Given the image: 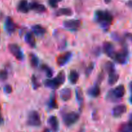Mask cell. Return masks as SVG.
Returning <instances> with one entry per match:
<instances>
[{
  "instance_id": "11",
  "label": "cell",
  "mask_w": 132,
  "mask_h": 132,
  "mask_svg": "<svg viewBox=\"0 0 132 132\" xmlns=\"http://www.w3.org/2000/svg\"><path fill=\"white\" fill-rule=\"evenodd\" d=\"M127 111V107L125 104H120L115 106L112 110V116L114 117H119Z\"/></svg>"
},
{
  "instance_id": "35",
  "label": "cell",
  "mask_w": 132,
  "mask_h": 132,
  "mask_svg": "<svg viewBox=\"0 0 132 132\" xmlns=\"http://www.w3.org/2000/svg\"><path fill=\"white\" fill-rule=\"evenodd\" d=\"M126 5H127L129 7L131 8V9H132V0H130V1H128L127 3H126Z\"/></svg>"
},
{
  "instance_id": "21",
  "label": "cell",
  "mask_w": 132,
  "mask_h": 132,
  "mask_svg": "<svg viewBox=\"0 0 132 132\" xmlns=\"http://www.w3.org/2000/svg\"><path fill=\"white\" fill-rule=\"evenodd\" d=\"M72 14H73V11L69 8H61L55 12V15L57 16H62V15L70 16Z\"/></svg>"
},
{
  "instance_id": "16",
  "label": "cell",
  "mask_w": 132,
  "mask_h": 132,
  "mask_svg": "<svg viewBox=\"0 0 132 132\" xmlns=\"http://www.w3.org/2000/svg\"><path fill=\"white\" fill-rule=\"evenodd\" d=\"M30 10H32L38 13L45 12L46 11V7L45 5L42 4L38 3L37 2H32L29 4Z\"/></svg>"
},
{
  "instance_id": "8",
  "label": "cell",
  "mask_w": 132,
  "mask_h": 132,
  "mask_svg": "<svg viewBox=\"0 0 132 132\" xmlns=\"http://www.w3.org/2000/svg\"><path fill=\"white\" fill-rule=\"evenodd\" d=\"M72 57V53L70 52H67L63 54H61L57 58V64L59 67H63L70 61Z\"/></svg>"
},
{
  "instance_id": "27",
  "label": "cell",
  "mask_w": 132,
  "mask_h": 132,
  "mask_svg": "<svg viewBox=\"0 0 132 132\" xmlns=\"http://www.w3.org/2000/svg\"><path fill=\"white\" fill-rule=\"evenodd\" d=\"M105 69L108 73V74L110 73H113V72H116V68H115V65L112 62L108 61L105 63Z\"/></svg>"
},
{
  "instance_id": "37",
  "label": "cell",
  "mask_w": 132,
  "mask_h": 132,
  "mask_svg": "<svg viewBox=\"0 0 132 132\" xmlns=\"http://www.w3.org/2000/svg\"><path fill=\"white\" fill-rule=\"evenodd\" d=\"M3 121V119H2V117H1V106H0V125H1V123Z\"/></svg>"
},
{
  "instance_id": "40",
  "label": "cell",
  "mask_w": 132,
  "mask_h": 132,
  "mask_svg": "<svg viewBox=\"0 0 132 132\" xmlns=\"http://www.w3.org/2000/svg\"><path fill=\"white\" fill-rule=\"evenodd\" d=\"M43 132H51V131H50V130H49V129L46 128V129H45V130H44Z\"/></svg>"
},
{
  "instance_id": "13",
  "label": "cell",
  "mask_w": 132,
  "mask_h": 132,
  "mask_svg": "<svg viewBox=\"0 0 132 132\" xmlns=\"http://www.w3.org/2000/svg\"><path fill=\"white\" fill-rule=\"evenodd\" d=\"M48 124L54 132H57L59 129V121L55 116H52L48 119Z\"/></svg>"
},
{
  "instance_id": "17",
  "label": "cell",
  "mask_w": 132,
  "mask_h": 132,
  "mask_svg": "<svg viewBox=\"0 0 132 132\" xmlns=\"http://www.w3.org/2000/svg\"><path fill=\"white\" fill-rule=\"evenodd\" d=\"M24 40H25L26 43H27L30 47L34 48L35 46H36V39H35L34 33H32V32H27L25 34V36H24Z\"/></svg>"
},
{
  "instance_id": "7",
  "label": "cell",
  "mask_w": 132,
  "mask_h": 132,
  "mask_svg": "<svg viewBox=\"0 0 132 132\" xmlns=\"http://www.w3.org/2000/svg\"><path fill=\"white\" fill-rule=\"evenodd\" d=\"M64 28L71 30H77L81 26V21L79 19H71L63 22Z\"/></svg>"
},
{
  "instance_id": "26",
  "label": "cell",
  "mask_w": 132,
  "mask_h": 132,
  "mask_svg": "<svg viewBox=\"0 0 132 132\" xmlns=\"http://www.w3.org/2000/svg\"><path fill=\"white\" fill-rule=\"evenodd\" d=\"M48 106H49V108H51V109H55V108H58L56 98H55V95H54V94H52V95L50 96V100H49V103H48Z\"/></svg>"
},
{
  "instance_id": "10",
  "label": "cell",
  "mask_w": 132,
  "mask_h": 132,
  "mask_svg": "<svg viewBox=\"0 0 132 132\" xmlns=\"http://www.w3.org/2000/svg\"><path fill=\"white\" fill-rule=\"evenodd\" d=\"M103 50L108 57L112 58V59L116 52L113 44L111 43L110 42H108V41L104 42L103 44Z\"/></svg>"
},
{
  "instance_id": "36",
  "label": "cell",
  "mask_w": 132,
  "mask_h": 132,
  "mask_svg": "<svg viewBox=\"0 0 132 132\" xmlns=\"http://www.w3.org/2000/svg\"><path fill=\"white\" fill-rule=\"evenodd\" d=\"M126 37H127V38L130 39L131 41H132V34H127L126 35Z\"/></svg>"
},
{
  "instance_id": "29",
  "label": "cell",
  "mask_w": 132,
  "mask_h": 132,
  "mask_svg": "<svg viewBox=\"0 0 132 132\" xmlns=\"http://www.w3.org/2000/svg\"><path fill=\"white\" fill-rule=\"evenodd\" d=\"M32 83L33 85V88L35 90H37L38 88H39L41 86V84L39 82L38 80H37V77H36V76L33 75L32 77Z\"/></svg>"
},
{
  "instance_id": "19",
  "label": "cell",
  "mask_w": 132,
  "mask_h": 132,
  "mask_svg": "<svg viewBox=\"0 0 132 132\" xmlns=\"http://www.w3.org/2000/svg\"><path fill=\"white\" fill-rule=\"evenodd\" d=\"M88 94L89 95L93 97H97L99 96L101 94V89L99 87V83L97 82L94 86L90 88L88 90Z\"/></svg>"
},
{
  "instance_id": "3",
  "label": "cell",
  "mask_w": 132,
  "mask_h": 132,
  "mask_svg": "<svg viewBox=\"0 0 132 132\" xmlns=\"http://www.w3.org/2000/svg\"><path fill=\"white\" fill-rule=\"evenodd\" d=\"M79 119V114L77 112H70L63 115V122L67 126H70L74 125L78 121Z\"/></svg>"
},
{
  "instance_id": "25",
  "label": "cell",
  "mask_w": 132,
  "mask_h": 132,
  "mask_svg": "<svg viewBox=\"0 0 132 132\" xmlns=\"http://www.w3.org/2000/svg\"><path fill=\"white\" fill-rule=\"evenodd\" d=\"M30 63L31 66L33 68H37L39 65V59L37 55L34 54H30Z\"/></svg>"
},
{
  "instance_id": "1",
  "label": "cell",
  "mask_w": 132,
  "mask_h": 132,
  "mask_svg": "<svg viewBox=\"0 0 132 132\" xmlns=\"http://www.w3.org/2000/svg\"><path fill=\"white\" fill-rule=\"evenodd\" d=\"M113 15L108 10H98L95 13V19L103 29L108 30L113 21Z\"/></svg>"
},
{
  "instance_id": "33",
  "label": "cell",
  "mask_w": 132,
  "mask_h": 132,
  "mask_svg": "<svg viewBox=\"0 0 132 132\" xmlns=\"http://www.w3.org/2000/svg\"><path fill=\"white\" fill-rule=\"evenodd\" d=\"M112 37L115 40V41H121V42H122V40L121 39V37H120L119 35L116 32H113V34H112Z\"/></svg>"
},
{
  "instance_id": "39",
  "label": "cell",
  "mask_w": 132,
  "mask_h": 132,
  "mask_svg": "<svg viewBox=\"0 0 132 132\" xmlns=\"http://www.w3.org/2000/svg\"><path fill=\"white\" fill-rule=\"evenodd\" d=\"M111 1H112V0H104V2H105V3L108 4L111 2Z\"/></svg>"
},
{
  "instance_id": "23",
  "label": "cell",
  "mask_w": 132,
  "mask_h": 132,
  "mask_svg": "<svg viewBox=\"0 0 132 132\" xmlns=\"http://www.w3.org/2000/svg\"><path fill=\"white\" fill-rule=\"evenodd\" d=\"M79 75L78 72L76 70H71L69 73V76H68V79L72 85H75L77 82L79 80Z\"/></svg>"
},
{
  "instance_id": "4",
  "label": "cell",
  "mask_w": 132,
  "mask_h": 132,
  "mask_svg": "<svg viewBox=\"0 0 132 132\" xmlns=\"http://www.w3.org/2000/svg\"><path fill=\"white\" fill-rule=\"evenodd\" d=\"M27 124L30 126L37 127L41 125L39 113L37 111H31L29 112L27 117Z\"/></svg>"
},
{
  "instance_id": "30",
  "label": "cell",
  "mask_w": 132,
  "mask_h": 132,
  "mask_svg": "<svg viewBox=\"0 0 132 132\" xmlns=\"http://www.w3.org/2000/svg\"><path fill=\"white\" fill-rule=\"evenodd\" d=\"M94 68V63H91L88 65V67H86V70H85V74L87 77H88L91 73L92 72Z\"/></svg>"
},
{
  "instance_id": "14",
  "label": "cell",
  "mask_w": 132,
  "mask_h": 132,
  "mask_svg": "<svg viewBox=\"0 0 132 132\" xmlns=\"http://www.w3.org/2000/svg\"><path fill=\"white\" fill-rule=\"evenodd\" d=\"M17 9L21 13H23V14L28 13L30 10V6L27 0H21L18 3Z\"/></svg>"
},
{
  "instance_id": "5",
  "label": "cell",
  "mask_w": 132,
  "mask_h": 132,
  "mask_svg": "<svg viewBox=\"0 0 132 132\" xmlns=\"http://www.w3.org/2000/svg\"><path fill=\"white\" fill-rule=\"evenodd\" d=\"M9 52H10V54L18 61H21L23 60V58H24V55H23V53L22 52L21 48L18 46L17 44H9Z\"/></svg>"
},
{
  "instance_id": "38",
  "label": "cell",
  "mask_w": 132,
  "mask_h": 132,
  "mask_svg": "<svg viewBox=\"0 0 132 132\" xmlns=\"http://www.w3.org/2000/svg\"><path fill=\"white\" fill-rule=\"evenodd\" d=\"M129 86H130V91H131V92L132 93V81H131L130 83V85H129Z\"/></svg>"
},
{
  "instance_id": "18",
  "label": "cell",
  "mask_w": 132,
  "mask_h": 132,
  "mask_svg": "<svg viewBox=\"0 0 132 132\" xmlns=\"http://www.w3.org/2000/svg\"><path fill=\"white\" fill-rule=\"evenodd\" d=\"M59 95L62 100L64 101H68L72 98V90L68 88H63L60 91Z\"/></svg>"
},
{
  "instance_id": "12",
  "label": "cell",
  "mask_w": 132,
  "mask_h": 132,
  "mask_svg": "<svg viewBox=\"0 0 132 132\" xmlns=\"http://www.w3.org/2000/svg\"><path fill=\"white\" fill-rule=\"evenodd\" d=\"M45 85L46 87L51 88L52 90H55V89L58 88L61 85H62L60 83L57 79L56 77L54 79H46L45 81Z\"/></svg>"
},
{
  "instance_id": "15",
  "label": "cell",
  "mask_w": 132,
  "mask_h": 132,
  "mask_svg": "<svg viewBox=\"0 0 132 132\" xmlns=\"http://www.w3.org/2000/svg\"><path fill=\"white\" fill-rule=\"evenodd\" d=\"M76 99H77V101L79 106V109L81 111L84 105V95L82 89L80 87H77L76 89Z\"/></svg>"
},
{
  "instance_id": "24",
  "label": "cell",
  "mask_w": 132,
  "mask_h": 132,
  "mask_svg": "<svg viewBox=\"0 0 132 132\" xmlns=\"http://www.w3.org/2000/svg\"><path fill=\"white\" fill-rule=\"evenodd\" d=\"M119 76L116 72L109 73L108 76V83L110 85H113L118 81Z\"/></svg>"
},
{
  "instance_id": "34",
  "label": "cell",
  "mask_w": 132,
  "mask_h": 132,
  "mask_svg": "<svg viewBox=\"0 0 132 132\" xmlns=\"http://www.w3.org/2000/svg\"><path fill=\"white\" fill-rule=\"evenodd\" d=\"M4 90H5V92L6 94H10V93H11L12 91V86H10V85H7L5 86V88H4Z\"/></svg>"
},
{
  "instance_id": "20",
  "label": "cell",
  "mask_w": 132,
  "mask_h": 132,
  "mask_svg": "<svg viewBox=\"0 0 132 132\" xmlns=\"http://www.w3.org/2000/svg\"><path fill=\"white\" fill-rule=\"evenodd\" d=\"M32 30L36 36H43L46 32V29L41 24H34L32 27Z\"/></svg>"
},
{
  "instance_id": "32",
  "label": "cell",
  "mask_w": 132,
  "mask_h": 132,
  "mask_svg": "<svg viewBox=\"0 0 132 132\" xmlns=\"http://www.w3.org/2000/svg\"><path fill=\"white\" fill-rule=\"evenodd\" d=\"M62 0H48V4L51 7L56 8L57 6L58 3Z\"/></svg>"
},
{
  "instance_id": "6",
  "label": "cell",
  "mask_w": 132,
  "mask_h": 132,
  "mask_svg": "<svg viewBox=\"0 0 132 132\" xmlns=\"http://www.w3.org/2000/svg\"><path fill=\"white\" fill-rule=\"evenodd\" d=\"M128 57V50L127 48L125 47L119 52H116L113 59L119 64H124L127 62Z\"/></svg>"
},
{
  "instance_id": "9",
  "label": "cell",
  "mask_w": 132,
  "mask_h": 132,
  "mask_svg": "<svg viewBox=\"0 0 132 132\" xmlns=\"http://www.w3.org/2000/svg\"><path fill=\"white\" fill-rule=\"evenodd\" d=\"M5 28L6 32L9 34H12L16 30V24L13 21L12 19L10 17H7L5 19Z\"/></svg>"
},
{
  "instance_id": "28",
  "label": "cell",
  "mask_w": 132,
  "mask_h": 132,
  "mask_svg": "<svg viewBox=\"0 0 132 132\" xmlns=\"http://www.w3.org/2000/svg\"><path fill=\"white\" fill-rule=\"evenodd\" d=\"M41 70L45 72V73H46V76L48 77H52L53 76V70L50 67H49L48 66L46 65V64H43L41 66Z\"/></svg>"
},
{
  "instance_id": "22",
  "label": "cell",
  "mask_w": 132,
  "mask_h": 132,
  "mask_svg": "<svg viewBox=\"0 0 132 132\" xmlns=\"http://www.w3.org/2000/svg\"><path fill=\"white\" fill-rule=\"evenodd\" d=\"M119 132H132V120L122 124L119 129Z\"/></svg>"
},
{
  "instance_id": "41",
  "label": "cell",
  "mask_w": 132,
  "mask_h": 132,
  "mask_svg": "<svg viewBox=\"0 0 132 132\" xmlns=\"http://www.w3.org/2000/svg\"><path fill=\"white\" fill-rule=\"evenodd\" d=\"M130 102H131V103L132 104V95H131V98H130Z\"/></svg>"
},
{
  "instance_id": "2",
  "label": "cell",
  "mask_w": 132,
  "mask_h": 132,
  "mask_svg": "<svg viewBox=\"0 0 132 132\" xmlns=\"http://www.w3.org/2000/svg\"><path fill=\"white\" fill-rule=\"evenodd\" d=\"M125 88L124 85H119L113 90H110L106 95V99L110 101H116L124 97L125 94Z\"/></svg>"
},
{
  "instance_id": "31",
  "label": "cell",
  "mask_w": 132,
  "mask_h": 132,
  "mask_svg": "<svg viewBox=\"0 0 132 132\" xmlns=\"http://www.w3.org/2000/svg\"><path fill=\"white\" fill-rule=\"evenodd\" d=\"M8 78V72L5 70H0V81H4Z\"/></svg>"
}]
</instances>
